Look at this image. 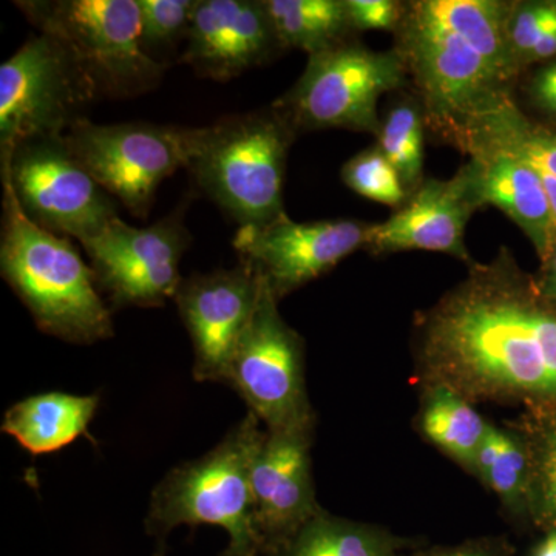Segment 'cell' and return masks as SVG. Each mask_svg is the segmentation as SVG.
<instances>
[{
  "instance_id": "obj_4",
  "label": "cell",
  "mask_w": 556,
  "mask_h": 556,
  "mask_svg": "<svg viewBox=\"0 0 556 556\" xmlns=\"http://www.w3.org/2000/svg\"><path fill=\"white\" fill-rule=\"evenodd\" d=\"M249 413L206 455L181 464L153 490L144 526L166 554V540L179 526L222 527L229 536L222 556H260L254 525L251 467L265 430Z\"/></svg>"
},
{
  "instance_id": "obj_11",
  "label": "cell",
  "mask_w": 556,
  "mask_h": 556,
  "mask_svg": "<svg viewBox=\"0 0 556 556\" xmlns=\"http://www.w3.org/2000/svg\"><path fill=\"white\" fill-rule=\"evenodd\" d=\"M2 185L39 228L83 243L118 215V201L80 166L61 137L27 139L0 160Z\"/></svg>"
},
{
  "instance_id": "obj_10",
  "label": "cell",
  "mask_w": 556,
  "mask_h": 556,
  "mask_svg": "<svg viewBox=\"0 0 556 556\" xmlns=\"http://www.w3.org/2000/svg\"><path fill=\"white\" fill-rule=\"evenodd\" d=\"M277 305L268 281L260 276L257 303L233 350L225 383L268 431L316 427L306 393L305 342Z\"/></svg>"
},
{
  "instance_id": "obj_30",
  "label": "cell",
  "mask_w": 556,
  "mask_h": 556,
  "mask_svg": "<svg viewBox=\"0 0 556 556\" xmlns=\"http://www.w3.org/2000/svg\"><path fill=\"white\" fill-rule=\"evenodd\" d=\"M514 552L506 536H482L455 546L417 547L402 556H511Z\"/></svg>"
},
{
  "instance_id": "obj_2",
  "label": "cell",
  "mask_w": 556,
  "mask_h": 556,
  "mask_svg": "<svg viewBox=\"0 0 556 556\" xmlns=\"http://www.w3.org/2000/svg\"><path fill=\"white\" fill-rule=\"evenodd\" d=\"M511 10L496 0H422L402 20L399 56L442 130L506 94L518 68L508 42Z\"/></svg>"
},
{
  "instance_id": "obj_1",
  "label": "cell",
  "mask_w": 556,
  "mask_h": 556,
  "mask_svg": "<svg viewBox=\"0 0 556 556\" xmlns=\"http://www.w3.org/2000/svg\"><path fill=\"white\" fill-rule=\"evenodd\" d=\"M540 299L506 260L471 269L420 324L424 383L471 404H556V313Z\"/></svg>"
},
{
  "instance_id": "obj_8",
  "label": "cell",
  "mask_w": 556,
  "mask_h": 556,
  "mask_svg": "<svg viewBox=\"0 0 556 556\" xmlns=\"http://www.w3.org/2000/svg\"><path fill=\"white\" fill-rule=\"evenodd\" d=\"M397 53H376L343 40L309 54L295 86L273 104L291 129H348L378 134L382 94L404 80Z\"/></svg>"
},
{
  "instance_id": "obj_19",
  "label": "cell",
  "mask_w": 556,
  "mask_h": 556,
  "mask_svg": "<svg viewBox=\"0 0 556 556\" xmlns=\"http://www.w3.org/2000/svg\"><path fill=\"white\" fill-rule=\"evenodd\" d=\"M98 407V396H76L61 391L35 394L7 409L2 431L16 439L30 455H50L80 437H89Z\"/></svg>"
},
{
  "instance_id": "obj_16",
  "label": "cell",
  "mask_w": 556,
  "mask_h": 556,
  "mask_svg": "<svg viewBox=\"0 0 556 556\" xmlns=\"http://www.w3.org/2000/svg\"><path fill=\"white\" fill-rule=\"evenodd\" d=\"M285 50L263 0H197L178 64L204 79L228 83Z\"/></svg>"
},
{
  "instance_id": "obj_14",
  "label": "cell",
  "mask_w": 556,
  "mask_h": 556,
  "mask_svg": "<svg viewBox=\"0 0 556 556\" xmlns=\"http://www.w3.org/2000/svg\"><path fill=\"white\" fill-rule=\"evenodd\" d=\"M314 428L265 430L260 441L251 467L260 556L283 555L321 508L311 468Z\"/></svg>"
},
{
  "instance_id": "obj_20",
  "label": "cell",
  "mask_w": 556,
  "mask_h": 556,
  "mask_svg": "<svg viewBox=\"0 0 556 556\" xmlns=\"http://www.w3.org/2000/svg\"><path fill=\"white\" fill-rule=\"evenodd\" d=\"M424 391L419 412V430L424 438L473 473L490 424L468 399L444 383H430Z\"/></svg>"
},
{
  "instance_id": "obj_3",
  "label": "cell",
  "mask_w": 556,
  "mask_h": 556,
  "mask_svg": "<svg viewBox=\"0 0 556 556\" xmlns=\"http://www.w3.org/2000/svg\"><path fill=\"white\" fill-rule=\"evenodd\" d=\"M0 273L40 331L78 345L113 338L112 309L68 237L39 228L3 186Z\"/></svg>"
},
{
  "instance_id": "obj_13",
  "label": "cell",
  "mask_w": 556,
  "mask_h": 556,
  "mask_svg": "<svg viewBox=\"0 0 556 556\" xmlns=\"http://www.w3.org/2000/svg\"><path fill=\"white\" fill-rule=\"evenodd\" d=\"M367 232L368 225L356 219L298 223L281 214L260 228L237 230L233 248L280 300L367 247Z\"/></svg>"
},
{
  "instance_id": "obj_23",
  "label": "cell",
  "mask_w": 556,
  "mask_h": 556,
  "mask_svg": "<svg viewBox=\"0 0 556 556\" xmlns=\"http://www.w3.org/2000/svg\"><path fill=\"white\" fill-rule=\"evenodd\" d=\"M263 5L283 49L318 53L353 30L345 0H263Z\"/></svg>"
},
{
  "instance_id": "obj_7",
  "label": "cell",
  "mask_w": 556,
  "mask_h": 556,
  "mask_svg": "<svg viewBox=\"0 0 556 556\" xmlns=\"http://www.w3.org/2000/svg\"><path fill=\"white\" fill-rule=\"evenodd\" d=\"M200 127L97 124L86 116L64 134L70 152L131 215L146 219L164 179L186 169Z\"/></svg>"
},
{
  "instance_id": "obj_9",
  "label": "cell",
  "mask_w": 556,
  "mask_h": 556,
  "mask_svg": "<svg viewBox=\"0 0 556 556\" xmlns=\"http://www.w3.org/2000/svg\"><path fill=\"white\" fill-rule=\"evenodd\" d=\"M100 100L83 65L49 35H33L0 65V160L27 139L61 137Z\"/></svg>"
},
{
  "instance_id": "obj_34",
  "label": "cell",
  "mask_w": 556,
  "mask_h": 556,
  "mask_svg": "<svg viewBox=\"0 0 556 556\" xmlns=\"http://www.w3.org/2000/svg\"><path fill=\"white\" fill-rule=\"evenodd\" d=\"M533 556H556V530L541 541Z\"/></svg>"
},
{
  "instance_id": "obj_24",
  "label": "cell",
  "mask_w": 556,
  "mask_h": 556,
  "mask_svg": "<svg viewBox=\"0 0 556 556\" xmlns=\"http://www.w3.org/2000/svg\"><path fill=\"white\" fill-rule=\"evenodd\" d=\"M139 33L146 54L170 68L172 58L188 40L197 0H138Z\"/></svg>"
},
{
  "instance_id": "obj_12",
  "label": "cell",
  "mask_w": 556,
  "mask_h": 556,
  "mask_svg": "<svg viewBox=\"0 0 556 556\" xmlns=\"http://www.w3.org/2000/svg\"><path fill=\"white\" fill-rule=\"evenodd\" d=\"M189 201L148 228L119 217L83 241L94 281L110 309L160 308L174 300L182 277L179 263L192 243L185 215Z\"/></svg>"
},
{
  "instance_id": "obj_5",
  "label": "cell",
  "mask_w": 556,
  "mask_h": 556,
  "mask_svg": "<svg viewBox=\"0 0 556 556\" xmlns=\"http://www.w3.org/2000/svg\"><path fill=\"white\" fill-rule=\"evenodd\" d=\"M294 134L273 105L225 116L200 127L186 170L239 229L260 228L285 214V169Z\"/></svg>"
},
{
  "instance_id": "obj_33",
  "label": "cell",
  "mask_w": 556,
  "mask_h": 556,
  "mask_svg": "<svg viewBox=\"0 0 556 556\" xmlns=\"http://www.w3.org/2000/svg\"><path fill=\"white\" fill-rule=\"evenodd\" d=\"M556 56V30L548 33L541 39L535 49L529 51L522 62H536L548 60V58Z\"/></svg>"
},
{
  "instance_id": "obj_6",
  "label": "cell",
  "mask_w": 556,
  "mask_h": 556,
  "mask_svg": "<svg viewBox=\"0 0 556 556\" xmlns=\"http://www.w3.org/2000/svg\"><path fill=\"white\" fill-rule=\"evenodd\" d=\"M14 5L36 30L75 54L100 100L148 93L169 70L142 50L138 0H20Z\"/></svg>"
},
{
  "instance_id": "obj_27",
  "label": "cell",
  "mask_w": 556,
  "mask_h": 556,
  "mask_svg": "<svg viewBox=\"0 0 556 556\" xmlns=\"http://www.w3.org/2000/svg\"><path fill=\"white\" fill-rule=\"evenodd\" d=\"M556 30V2L514 7L508 21V42L517 61L535 49L548 33Z\"/></svg>"
},
{
  "instance_id": "obj_17",
  "label": "cell",
  "mask_w": 556,
  "mask_h": 556,
  "mask_svg": "<svg viewBox=\"0 0 556 556\" xmlns=\"http://www.w3.org/2000/svg\"><path fill=\"white\" fill-rule=\"evenodd\" d=\"M481 206L467 167L455 178L428 179L393 217L368 226L367 247L375 252H444L468 260L464 233L468 218Z\"/></svg>"
},
{
  "instance_id": "obj_31",
  "label": "cell",
  "mask_w": 556,
  "mask_h": 556,
  "mask_svg": "<svg viewBox=\"0 0 556 556\" xmlns=\"http://www.w3.org/2000/svg\"><path fill=\"white\" fill-rule=\"evenodd\" d=\"M532 93L541 108L556 115V62L538 73L533 79Z\"/></svg>"
},
{
  "instance_id": "obj_15",
  "label": "cell",
  "mask_w": 556,
  "mask_h": 556,
  "mask_svg": "<svg viewBox=\"0 0 556 556\" xmlns=\"http://www.w3.org/2000/svg\"><path fill=\"white\" fill-rule=\"evenodd\" d=\"M260 276L244 262L182 278L174 302L193 348L199 382H226L230 358L257 303Z\"/></svg>"
},
{
  "instance_id": "obj_22",
  "label": "cell",
  "mask_w": 556,
  "mask_h": 556,
  "mask_svg": "<svg viewBox=\"0 0 556 556\" xmlns=\"http://www.w3.org/2000/svg\"><path fill=\"white\" fill-rule=\"evenodd\" d=\"M473 475L492 490L514 517L535 507V464L525 439L490 424L479 448Z\"/></svg>"
},
{
  "instance_id": "obj_25",
  "label": "cell",
  "mask_w": 556,
  "mask_h": 556,
  "mask_svg": "<svg viewBox=\"0 0 556 556\" xmlns=\"http://www.w3.org/2000/svg\"><path fill=\"white\" fill-rule=\"evenodd\" d=\"M379 149L409 188L419 186L422 177L424 127L422 118L408 104L391 110L380 127Z\"/></svg>"
},
{
  "instance_id": "obj_18",
  "label": "cell",
  "mask_w": 556,
  "mask_h": 556,
  "mask_svg": "<svg viewBox=\"0 0 556 556\" xmlns=\"http://www.w3.org/2000/svg\"><path fill=\"white\" fill-rule=\"evenodd\" d=\"M479 204H492L514 219L546 260L556 241L554 217L543 182L536 172L515 156L482 146L464 148Z\"/></svg>"
},
{
  "instance_id": "obj_32",
  "label": "cell",
  "mask_w": 556,
  "mask_h": 556,
  "mask_svg": "<svg viewBox=\"0 0 556 556\" xmlns=\"http://www.w3.org/2000/svg\"><path fill=\"white\" fill-rule=\"evenodd\" d=\"M544 277L538 285V291L544 300L556 303V241L551 254L544 260Z\"/></svg>"
},
{
  "instance_id": "obj_21",
  "label": "cell",
  "mask_w": 556,
  "mask_h": 556,
  "mask_svg": "<svg viewBox=\"0 0 556 556\" xmlns=\"http://www.w3.org/2000/svg\"><path fill=\"white\" fill-rule=\"evenodd\" d=\"M420 546L386 527L350 521L320 508L281 556H402Z\"/></svg>"
},
{
  "instance_id": "obj_28",
  "label": "cell",
  "mask_w": 556,
  "mask_h": 556,
  "mask_svg": "<svg viewBox=\"0 0 556 556\" xmlns=\"http://www.w3.org/2000/svg\"><path fill=\"white\" fill-rule=\"evenodd\" d=\"M535 464V507L533 511L543 515L556 525V427L532 448Z\"/></svg>"
},
{
  "instance_id": "obj_26",
  "label": "cell",
  "mask_w": 556,
  "mask_h": 556,
  "mask_svg": "<svg viewBox=\"0 0 556 556\" xmlns=\"http://www.w3.org/2000/svg\"><path fill=\"white\" fill-rule=\"evenodd\" d=\"M342 179L358 195L387 206H399L407 200L401 175L379 148L364 150L346 161Z\"/></svg>"
},
{
  "instance_id": "obj_29",
  "label": "cell",
  "mask_w": 556,
  "mask_h": 556,
  "mask_svg": "<svg viewBox=\"0 0 556 556\" xmlns=\"http://www.w3.org/2000/svg\"><path fill=\"white\" fill-rule=\"evenodd\" d=\"M353 30H393L402 22L401 5L390 0H345Z\"/></svg>"
}]
</instances>
